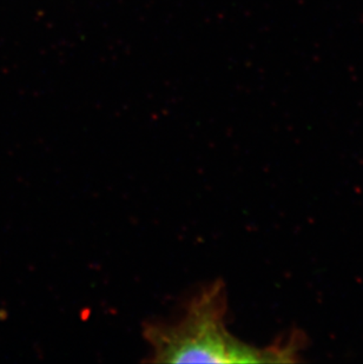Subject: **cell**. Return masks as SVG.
<instances>
[{
  "mask_svg": "<svg viewBox=\"0 0 363 364\" xmlns=\"http://www.w3.org/2000/svg\"><path fill=\"white\" fill-rule=\"evenodd\" d=\"M226 294L222 282L197 292L181 316L144 326L154 363H258L285 361V350H260L241 342L226 326Z\"/></svg>",
  "mask_w": 363,
  "mask_h": 364,
  "instance_id": "cell-1",
  "label": "cell"
}]
</instances>
